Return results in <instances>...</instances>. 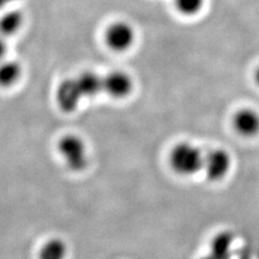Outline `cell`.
I'll return each instance as SVG.
<instances>
[{
  "label": "cell",
  "mask_w": 259,
  "mask_h": 259,
  "mask_svg": "<svg viewBox=\"0 0 259 259\" xmlns=\"http://www.w3.org/2000/svg\"><path fill=\"white\" fill-rule=\"evenodd\" d=\"M201 259H216V258H214L212 255H206V256H204L203 258H201Z\"/></svg>",
  "instance_id": "cell-17"
},
{
  "label": "cell",
  "mask_w": 259,
  "mask_h": 259,
  "mask_svg": "<svg viewBox=\"0 0 259 259\" xmlns=\"http://www.w3.org/2000/svg\"><path fill=\"white\" fill-rule=\"evenodd\" d=\"M133 89L132 77L123 70H113L103 77V91L113 99H125Z\"/></svg>",
  "instance_id": "cell-5"
},
{
  "label": "cell",
  "mask_w": 259,
  "mask_h": 259,
  "mask_svg": "<svg viewBox=\"0 0 259 259\" xmlns=\"http://www.w3.org/2000/svg\"><path fill=\"white\" fill-rule=\"evenodd\" d=\"M55 96L60 108L65 112L75 111L83 99L76 78L64 80L58 87Z\"/></svg>",
  "instance_id": "cell-7"
},
{
  "label": "cell",
  "mask_w": 259,
  "mask_h": 259,
  "mask_svg": "<svg viewBox=\"0 0 259 259\" xmlns=\"http://www.w3.org/2000/svg\"><path fill=\"white\" fill-rule=\"evenodd\" d=\"M135 30L131 24L124 21L111 23L105 31V42L116 52H124L134 45Z\"/></svg>",
  "instance_id": "cell-4"
},
{
  "label": "cell",
  "mask_w": 259,
  "mask_h": 259,
  "mask_svg": "<svg viewBox=\"0 0 259 259\" xmlns=\"http://www.w3.org/2000/svg\"><path fill=\"white\" fill-rule=\"evenodd\" d=\"M14 2H16V0H0V11L5 10L8 6Z\"/></svg>",
  "instance_id": "cell-15"
},
{
  "label": "cell",
  "mask_w": 259,
  "mask_h": 259,
  "mask_svg": "<svg viewBox=\"0 0 259 259\" xmlns=\"http://www.w3.org/2000/svg\"><path fill=\"white\" fill-rule=\"evenodd\" d=\"M23 74L22 65L14 60L0 62V87L11 88L19 82Z\"/></svg>",
  "instance_id": "cell-8"
},
{
  "label": "cell",
  "mask_w": 259,
  "mask_h": 259,
  "mask_svg": "<svg viewBox=\"0 0 259 259\" xmlns=\"http://www.w3.org/2000/svg\"><path fill=\"white\" fill-rule=\"evenodd\" d=\"M205 0H174L175 7L178 12L184 15H196L204 6Z\"/></svg>",
  "instance_id": "cell-13"
},
{
  "label": "cell",
  "mask_w": 259,
  "mask_h": 259,
  "mask_svg": "<svg viewBox=\"0 0 259 259\" xmlns=\"http://www.w3.org/2000/svg\"><path fill=\"white\" fill-rule=\"evenodd\" d=\"M23 14L18 10H8L0 15V36L9 37L18 34L23 26Z\"/></svg>",
  "instance_id": "cell-11"
},
{
  "label": "cell",
  "mask_w": 259,
  "mask_h": 259,
  "mask_svg": "<svg viewBox=\"0 0 259 259\" xmlns=\"http://www.w3.org/2000/svg\"><path fill=\"white\" fill-rule=\"evenodd\" d=\"M76 80L83 97H94L103 91V77L93 71H84Z\"/></svg>",
  "instance_id": "cell-10"
},
{
  "label": "cell",
  "mask_w": 259,
  "mask_h": 259,
  "mask_svg": "<svg viewBox=\"0 0 259 259\" xmlns=\"http://www.w3.org/2000/svg\"><path fill=\"white\" fill-rule=\"evenodd\" d=\"M67 254V246L61 239L54 238L42 245L38 259H65Z\"/></svg>",
  "instance_id": "cell-12"
},
{
  "label": "cell",
  "mask_w": 259,
  "mask_h": 259,
  "mask_svg": "<svg viewBox=\"0 0 259 259\" xmlns=\"http://www.w3.org/2000/svg\"><path fill=\"white\" fill-rule=\"evenodd\" d=\"M232 166L230 153L223 148L210 149L204 155L203 167L206 177L209 181H222L228 175Z\"/></svg>",
  "instance_id": "cell-3"
},
{
  "label": "cell",
  "mask_w": 259,
  "mask_h": 259,
  "mask_svg": "<svg viewBox=\"0 0 259 259\" xmlns=\"http://www.w3.org/2000/svg\"><path fill=\"white\" fill-rule=\"evenodd\" d=\"M204 153L196 145L183 142L175 145L168 156L173 171L182 176H191L202 171Z\"/></svg>",
  "instance_id": "cell-1"
},
{
  "label": "cell",
  "mask_w": 259,
  "mask_h": 259,
  "mask_svg": "<svg viewBox=\"0 0 259 259\" xmlns=\"http://www.w3.org/2000/svg\"><path fill=\"white\" fill-rule=\"evenodd\" d=\"M8 52V45L6 42L5 37L0 36V62L6 60V55Z\"/></svg>",
  "instance_id": "cell-14"
},
{
  "label": "cell",
  "mask_w": 259,
  "mask_h": 259,
  "mask_svg": "<svg viewBox=\"0 0 259 259\" xmlns=\"http://www.w3.org/2000/svg\"><path fill=\"white\" fill-rule=\"evenodd\" d=\"M233 234L229 231L217 233L210 243V253L216 259H231Z\"/></svg>",
  "instance_id": "cell-9"
},
{
  "label": "cell",
  "mask_w": 259,
  "mask_h": 259,
  "mask_svg": "<svg viewBox=\"0 0 259 259\" xmlns=\"http://www.w3.org/2000/svg\"><path fill=\"white\" fill-rule=\"evenodd\" d=\"M253 77H254V81H255L256 85L259 88V65L256 67V69H255V71H254Z\"/></svg>",
  "instance_id": "cell-16"
},
{
  "label": "cell",
  "mask_w": 259,
  "mask_h": 259,
  "mask_svg": "<svg viewBox=\"0 0 259 259\" xmlns=\"http://www.w3.org/2000/svg\"><path fill=\"white\" fill-rule=\"evenodd\" d=\"M58 150L66 165L74 172H80L88 165L89 157L84 141L81 137L68 134L61 137Z\"/></svg>",
  "instance_id": "cell-2"
},
{
  "label": "cell",
  "mask_w": 259,
  "mask_h": 259,
  "mask_svg": "<svg viewBox=\"0 0 259 259\" xmlns=\"http://www.w3.org/2000/svg\"><path fill=\"white\" fill-rule=\"evenodd\" d=\"M232 127L244 139H254L259 135V111L250 107L238 109L232 116Z\"/></svg>",
  "instance_id": "cell-6"
}]
</instances>
